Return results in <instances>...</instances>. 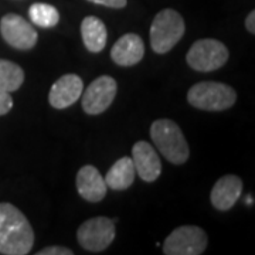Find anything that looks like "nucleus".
Wrapping results in <instances>:
<instances>
[{"label": "nucleus", "instance_id": "423d86ee", "mask_svg": "<svg viewBox=\"0 0 255 255\" xmlns=\"http://www.w3.org/2000/svg\"><path fill=\"white\" fill-rule=\"evenodd\" d=\"M207 234L197 226H180L164 240L163 254L200 255L207 248Z\"/></svg>", "mask_w": 255, "mask_h": 255}, {"label": "nucleus", "instance_id": "20e7f679", "mask_svg": "<svg viewBox=\"0 0 255 255\" xmlns=\"http://www.w3.org/2000/svg\"><path fill=\"white\" fill-rule=\"evenodd\" d=\"M187 101L203 111H226L237 101V92L227 84L204 81L193 85L187 92Z\"/></svg>", "mask_w": 255, "mask_h": 255}, {"label": "nucleus", "instance_id": "4468645a", "mask_svg": "<svg viewBox=\"0 0 255 255\" xmlns=\"http://www.w3.org/2000/svg\"><path fill=\"white\" fill-rule=\"evenodd\" d=\"M77 190L84 200L98 203L107 196V183L97 167L91 164L82 166L77 173Z\"/></svg>", "mask_w": 255, "mask_h": 255}, {"label": "nucleus", "instance_id": "a211bd4d", "mask_svg": "<svg viewBox=\"0 0 255 255\" xmlns=\"http://www.w3.org/2000/svg\"><path fill=\"white\" fill-rule=\"evenodd\" d=\"M31 23L43 28L55 27L60 21V13L54 6L47 3H34L28 9Z\"/></svg>", "mask_w": 255, "mask_h": 255}, {"label": "nucleus", "instance_id": "f257e3e1", "mask_svg": "<svg viewBox=\"0 0 255 255\" xmlns=\"http://www.w3.org/2000/svg\"><path fill=\"white\" fill-rule=\"evenodd\" d=\"M34 246L27 217L10 203H0V254L26 255Z\"/></svg>", "mask_w": 255, "mask_h": 255}, {"label": "nucleus", "instance_id": "1a4fd4ad", "mask_svg": "<svg viewBox=\"0 0 255 255\" xmlns=\"http://www.w3.org/2000/svg\"><path fill=\"white\" fill-rule=\"evenodd\" d=\"M117 81L110 75H101L82 91V110L88 115H98L110 108L117 95Z\"/></svg>", "mask_w": 255, "mask_h": 255}, {"label": "nucleus", "instance_id": "39448f33", "mask_svg": "<svg viewBox=\"0 0 255 255\" xmlns=\"http://www.w3.org/2000/svg\"><path fill=\"white\" fill-rule=\"evenodd\" d=\"M227 47L214 38H203L196 41L186 55V61L190 65V68L200 73L219 70L227 63Z\"/></svg>", "mask_w": 255, "mask_h": 255}, {"label": "nucleus", "instance_id": "ddd939ff", "mask_svg": "<svg viewBox=\"0 0 255 255\" xmlns=\"http://www.w3.org/2000/svg\"><path fill=\"white\" fill-rule=\"evenodd\" d=\"M145 55V43L133 33L125 34L119 38L111 50L112 61L119 67H132L142 61Z\"/></svg>", "mask_w": 255, "mask_h": 255}, {"label": "nucleus", "instance_id": "6e6552de", "mask_svg": "<svg viewBox=\"0 0 255 255\" xmlns=\"http://www.w3.org/2000/svg\"><path fill=\"white\" fill-rule=\"evenodd\" d=\"M0 33L9 46L17 50H30L38 40V33L33 24L14 13H9L0 20Z\"/></svg>", "mask_w": 255, "mask_h": 255}, {"label": "nucleus", "instance_id": "9d476101", "mask_svg": "<svg viewBox=\"0 0 255 255\" xmlns=\"http://www.w3.org/2000/svg\"><path fill=\"white\" fill-rule=\"evenodd\" d=\"M82 91L84 84L81 78L75 74H65L53 84L48 94V101L51 107L57 110H64L80 100Z\"/></svg>", "mask_w": 255, "mask_h": 255}, {"label": "nucleus", "instance_id": "f03ea898", "mask_svg": "<svg viewBox=\"0 0 255 255\" xmlns=\"http://www.w3.org/2000/svg\"><path fill=\"white\" fill-rule=\"evenodd\" d=\"M150 137L159 152L173 164L189 160L190 149L182 129L172 119H157L150 127Z\"/></svg>", "mask_w": 255, "mask_h": 255}, {"label": "nucleus", "instance_id": "4be33fe9", "mask_svg": "<svg viewBox=\"0 0 255 255\" xmlns=\"http://www.w3.org/2000/svg\"><path fill=\"white\" fill-rule=\"evenodd\" d=\"M246 28L251 34L255 33V11H250V14L246 18Z\"/></svg>", "mask_w": 255, "mask_h": 255}, {"label": "nucleus", "instance_id": "aec40b11", "mask_svg": "<svg viewBox=\"0 0 255 255\" xmlns=\"http://www.w3.org/2000/svg\"><path fill=\"white\" fill-rule=\"evenodd\" d=\"M74 253L67 248V247H61V246H50L40 250L37 255H73Z\"/></svg>", "mask_w": 255, "mask_h": 255}, {"label": "nucleus", "instance_id": "0eeeda50", "mask_svg": "<svg viewBox=\"0 0 255 255\" xmlns=\"http://www.w3.org/2000/svg\"><path fill=\"white\" fill-rule=\"evenodd\" d=\"M115 238L114 220L108 217H94L84 221L77 230L80 246L91 253H100L111 246Z\"/></svg>", "mask_w": 255, "mask_h": 255}, {"label": "nucleus", "instance_id": "6ab92c4d", "mask_svg": "<svg viewBox=\"0 0 255 255\" xmlns=\"http://www.w3.org/2000/svg\"><path fill=\"white\" fill-rule=\"evenodd\" d=\"M11 108H13V98L10 92L0 90V117L9 114Z\"/></svg>", "mask_w": 255, "mask_h": 255}, {"label": "nucleus", "instance_id": "dca6fc26", "mask_svg": "<svg viewBox=\"0 0 255 255\" xmlns=\"http://www.w3.org/2000/svg\"><path fill=\"white\" fill-rule=\"evenodd\" d=\"M81 36L84 46L91 53H101L107 44V27L95 16H88L82 20Z\"/></svg>", "mask_w": 255, "mask_h": 255}, {"label": "nucleus", "instance_id": "9b49d317", "mask_svg": "<svg viewBox=\"0 0 255 255\" xmlns=\"http://www.w3.org/2000/svg\"><path fill=\"white\" fill-rule=\"evenodd\" d=\"M132 160L135 170L143 182L152 183L162 173V162L156 153L155 147L145 140H140L132 147Z\"/></svg>", "mask_w": 255, "mask_h": 255}, {"label": "nucleus", "instance_id": "412c9836", "mask_svg": "<svg viewBox=\"0 0 255 255\" xmlns=\"http://www.w3.org/2000/svg\"><path fill=\"white\" fill-rule=\"evenodd\" d=\"M91 3L100 4V6H105L110 9H124L127 6V0H88Z\"/></svg>", "mask_w": 255, "mask_h": 255}, {"label": "nucleus", "instance_id": "f8f14e48", "mask_svg": "<svg viewBox=\"0 0 255 255\" xmlns=\"http://www.w3.org/2000/svg\"><path fill=\"white\" fill-rule=\"evenodd\" d=\"M243 193V182L236 174H226L219 179L210 193L211 204L220 211L233 209Z\"/></svg>", "mask_w": 255, "mask_h": 255}, {"label": "nucleus", "instance_id": "7ed1b4c3", "mask_svg": "<svg viewBox=\"0 0 255 255\" xmlns=\"http://www.w3.org/2000/svg\"><path fill=\"white\" fill-rule=\"evenodd\" d=\"M184 20L173 9L159 11L150 26V46L157 54H166L184 34Z\"/></svg>", "mask_w": 255, "mask_h": 255}, {"label": "nucleus", "instance_id": "2eb2a0df", "mask_svg": "<svg viewBox=\"0 0 255 255\" xmlns=\"http://www.w3.org/2000/svg\"><path fill=\"white\" fill-rule=\"evenodd\" d=\"M135 174H136V170H135L132 157L125 156L112 164V167L108 170L104 180L107 183V187H110L112 190H127L135 182Z\"/></svg>", "mask_w": 255, "mask_h": 255}, {"label": "nucleus", "instance_id": "f3484780", "mask_svg": "<svg viewBox=\"0 0 255 255\" xmlns=\"http://www.w3.org/2000/svg\"><path fill=\"white\" fill-rule=\"evenodd\" d=\"M24 82V71L18 64L0 58V90L17 91Z\"/></svg>", "mask_w": 255, "mask_h": 255}]
</instances>
